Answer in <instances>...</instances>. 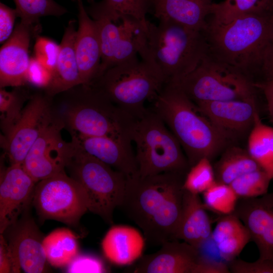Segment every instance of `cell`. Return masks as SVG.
<instances>
[{
  "mask_svg": "<svg viewBox=\"0 0 273 273\" xmlns=\"http://www.w3.org/2000/svg\"><path fill=\"white\" fill-rule=\"evenodd\" d=\"M185 174L163 172L127 177L120 206L153 245L175 240L183 207Z\"/></svg>",
  "mask_w": 273,
  "mask_h": 273,
  "instance_id": "1",
  "label": "cell"
},
{
  "mask_svg": "<svg viewBox=\"0 0 273 273\" xmlns=\"http://www.w3.org/2000/svg\"><path fill=\"white\" fill-rule=\"evenodd\" d=\"M55 97L53 115L70 134L107 137L131 146L135 118L93 85L81 84Z\"/></svg>",
  "mask_w": 273,
  "mask_h": 273,
  "instance_id": "2",
  "label": "cell"
},
{
  "mask_svg": "<svg viewBox=\"0 0 273 273\" xmlns=\"http://www.w3.org/2000/svg\"><path fill=\"white\" fill-rule=\"evenodd\" d=\"M152 101L151 109L177 140L190 167L203 158L211 161L231 145L176 84L165 83Z\"/></svg>",
  "mask_w": 273,
  "mask_h": 273,
  "instance_id": "3",
  "label": "cell"
},
{
  "mask_svg": "<svg viewBox=\"0 0 273 273\" xmlns=\"http://www.w3.org/2000/svg\"><path fill=\"white\" fill-rule=\"evenodd\" d=\"M202 32L212 55L250 78L262 68L273 41L269 14H245L225 21L212 18Z\"/></svg>",
  "mask_w": 273,
  "mask_h": 273,
  "instance_id": "4",
  "label": "cell"
},
{
  "mask_svg": "<svg viewBox=\"0 0 273 273\" xmlns=\"http://www.w3.org/2000/svg\"><path fill=\"white\" fill-rule=\"evenodd\" d=\"M158 25L147 21L142 28L138 54L153 64L166 83H176L193 71L208 54L202 31L169 19Z\"/></svg>",
  "mask_w": 273,
  "mask_h": 273,
  "instance_id": "5",
  "label": "cell"
},
{
  "mask_svg": "<svg viewBox=\"0 0 273 273\" xmlns=\"http://www.w3.org/2000/svg\"><path fill=\"white\" fill-rule=\"evenodd\" d=\"M166 83L153 64L138 56L113 66L90 84L134 118L144 114L146 101L152 100Z\"/></svg>",
  "mask_w": 273,
  "mask_h": 273,
  "instance_id": "6",
  "label": "cell"
},
{
  "mask_svg": "<svg viewBox=\"0 0 273 273\" xmlns=\"http://www.w3.org/2000/svg\"><path fill=\"white\" fill-rule=\"evenodd\" d=\"M151 109L135 118L130 131L135 146L138 175L141 177L163 172L186 175L190 166L173 134Z\"/></svg>",
  "mask_w": 273,
  "mask_h": 273,
  "instance_id": "7",
  "label": "cell"
},
{
  "mask_svg": "<svg viewBox=\"0 0 273 273\" xmlns=\"http://www.w3.org/2000/svg\"><path fill=\"white\" fill-rule=\"evenodd\" d=\"M71 141L73 150L66 168L84 189L88 210L112 224L113 212L123 200L127 177Z\"/></svg>",
  "mask_w": 273,
  "mask_h": 273,
  "instance_id": "8",
  "label": "cell"
},
{
  "mask_svg": "<svg viewBox=\"0 0 273 273\" xmlns=\"http://www.w3.org/2000/svg\"><path fill=\"white\" fill-rule=\"evenodd\" d=\"M174 84L196 105L256 99V86L252 79L209 52L193 71Z\"/></svg>",
  "mask_w": 273,
  "mask_h": 273,
  "instance_id": "9",
  "label": "cell"
},
{
  "mask_svg": "<svg viewBox=\"0 0 273 273\" xmlns=\"http://www.w3.org/2000/svg\"><path fill=\"white\" fill-rule=\"evenodd\" d=\"M32 203L42 220L54 219L76 226L88 210L82 186L65 170L36 183Z\"/></svg>",
  "mask_w": 273,
  "mask_h": 273,
  "instance_id": "10",
  "label": "cell"
},
{
  "mask_svg": "<svg viewBox=\"0 0 273 273\" xmlns=\"http://www.w3.org/2000/svg\"><path fill=\"white\" fill-rule=\"evenodd\" d=\"M53 97L43 90L31 95L8 135L5 146L10 164H23L33 144L52 121Z\"/></svg>",
  "mask_w": 273,
  "mask_h": 273,
  "instance_id": "11",
  "label": "cell"
},
{
  "mask_svg": "<svg viewBox=\"0 0 273 273\" xmlns=\"http://www.w3.org/2000/svg\"><path fill=\"white\" fill-rule=\"evenodd\" d=\"M63 128L62 122L53 116L23 162L25 169L36 183L65 170L69 161L73 145L71 141L67 142L63 139Z\"/></svg>",
  "mask_w": 273,
  "mask_h": 273,
  "instance_id": "12",
  "label": "cell"
},
{
  "mask_svg": "<svg viewBox=\"0 0 273 273\" xmlns=\"http://www.w3.org/2000/svg\"><path fill=\"white\" fill-rule=\"evenodd\" d=\"M94 20L101 50L98 77L107 69L138 56L141 31L145 25L127 17L116 22L106 18Z\"/></svg>",
  "mask_w": 273,
  "mask_h": 273,
  "instance_id": "13",
  "label": "cell"
},
{
  "mask_svg": "<svg viewBox=\"0 0 273 273\" xmlns=\"http://www.w3.org/2000/svg\"><path fill=\"white\" fill-rule=\"evenodd\" d=\"M196 105L231 145L248 136L259 114L256 99L212 101Z\"/></svg>",
  "mask_w": 273,
  "mask_h": 273,
  "instance_id": "14",
  "label": "cell"
},
{
  "mask_svg": "<svg viewBox=\"0 0 273 273\" xmlns=\"http://www.w3.org/2000/svg\"><path fill=\"white\" fill-rule=\"evenodd\" d=\"M28 207L21 217L5 231L8 232L5 237L20 270L27 273L46 272L48 261L42 244L44 238L26 212Z\"/></svg>",
  "mask_w": 273,
  "mask_h": 273,
  "instance_id": "15",
  "label": "cell"
},
{
  "mask_svg": "<svg viewBox=\"0 0 273 273\" xmlns=\"http://www.w3.org/2000/svg\"><path fill=\"white\" fill-rule=\"evenodd\" d=\"M36 182L23 164H14L1 172L0 233L14 223L32 201Z\"/></svg>",
  "mask_w": 273,
  "mask_h": 273,
  "instance_id": "16",
  "label": "cell"
},
{
  "mask_svg": "<svg viewBox=\"0 0 273 273\" xmlns=\"http://www.w3.org/2000/svg\"><path fill=\"white\" fill-rule=\"evenodd\" d=\"M233 213L248 229L257 247L258 258L273 261V192L239 199Z\"/></svg>",
  "mask_w": 273,
  "mask_h": 273,
  "instance_id": "17",
  "label": "cell"
},
{
  "mask_svg": "<svg viewBox=\"0 0 273 273\" xmlns=\"http://www.w3.org/2000/svg\"><path fill=\"white\" fill-rule=\"evenodd\" d=\"M39 31L38 25L20 21L2 46L0 50V88L21 86L27 83L30 42L32 37Z\"/></svg>",
  "mask_w": 273,
  "mask_h": 273,
  "instance_id": "18",
  "label": "cell"
},
{
  "mask_svg": "<svg viewBox=\"0 0 273 273\" xmlns=\"http://www.w3.org/2000/svg\"><path fill=\"white\" fill-rule=\"evenodd\" d=\"M157 252L141 256L134 273H192L199 256L198 249L172 240L163 243Z\"/></svg>",
  "mask_w": 273,
  "mask_h": 273,
  "instance_id": "19",
  "label": "cell"
},
{
  "mask_svg": "<svg viewBox=\"0 0 273 273\" xmlns=\"http://www.w3.org/2000/svg\"><path fill=\"white\" fill-rule=\"evenodd\" d=\"M78 27L75 49L82 84H90L98 77L101 62V50L97 26L85 8L82 0H77Z\"/></svg>",
  "mask_w": 273,
  "mask_h": 273,
  "instance_id": "20",
  "label": "cell"
},
{
  "mask_svg": "<svg viewBox=\"0 0 273 273\" xmlns=\"http://www.w3.org/2000/svg\"><path fill=\"white\" fill-rule=\"evenodd\" d=\"M70 135L71 139L84 151L126 177L138 174L137 163L131 146L107 137Z\"/></svg>",
  "mask_w": 273,
  "mask_h": 273,
  "instance_id": "21",
  "label": "cell"
},
{
  "mask_svg": "<svg viewBox=\"0 0 273 273\" xmlns=\"http://www.w3.org/2000/svg\"><path fill=\"white\" fill-rule=\"evenodd\" d=\"M76 33V21L71 20L59 44L58 57L50 82L43 89L51 97L82 84L75 53Z\"/></svg>",
  "mask_w": 273,
  "mask_h": 273,
  "instance_id": "22",
  "label": "cell"
},
{
  "mask_svg": "<svg viewBox=\"0 0 273 273\" xmlns=\"http://www.w3.org/2000/svg\"><path fill=\"white\" fill-rule=\"evenodd\" d=\"M206 207L198 194L185 190L181 215L175 236L197 249L211 238L212 229Z\"/></svg>",
  "mask_w": 273,
  "mask_h": 273,
  "instance_id": "23",
  "label": "cell"
},
{
  "mask_svg": "<svg viewBox=\"0 0 273 273\" xmlns=\"http://www.w3.org/2000/svg\"><path fill=\"white\" fill-rule=\"evenodd\" d=\"M145 239L136 229L127 225H114L102 242L103 252L111 263L129 265L142 256Z\"/></svg>",
  "mask_w": 273,
  "mask_h": 273,
  "instance_id": "24",
  "label": "cell"
},
{
  "mask_svg": "<svg viewBox=\"0 0 273 273\" xmlns=\"http://www.w3.org/2000/svg\"><path fill=\"white\" fill-rule=\"evenodd\" d=\"M213 4L212 0H152V9L159 20H171L203 32Z\"/></svg>",
  "mask_w": 273,
  "mask_h": 273,
  "instance_id": "25",
  "label": "cell"
},
{
  "mask_svg": "<svg viewBox=\"0 0 273 273\" xmlns=\"http://www.w3.org/2000/svg\"><path fill=\"white\" fill-rule=\"evenodd\" d=\"M211 239L220 256L229 262L235 259L251 240L248 229L234 213L222 215L212 231Z\"/></svg>",
  "mask_w": 273,
  "mask_h": 273,
  "instance_id": "26",
  "label": "cell"
},
{
  "mask_svg": "<svg viewBox=\"0 0 273 273\" xmlns=\"http://www.w3.org/2000/svg\"><path fill=\"white\" fill-rule=\"evenodd\" d=\"M151 9L152 0H101L92 3L86 10L93 19L106 18L116 22L127 17L145 25Z\"/></svg>",
  "mask_w": 273,
  "mask_h": 273,
  "instance_id": "27",
  "label": "cell"
},
{
  "mask_svg": "<svg viewBox=\"0 0 273 273\" xmlns=\"http://www.w3.org/2000/svg\"><path fill=\"white\" fill-rule=\"evenodd\" d=\"M213 165L217 183L229 185L242 175L262 168L247 150L230 145Z\"/></svg>",
  "mask_w": 273,
  "mask_h": 273,
  "instance_id": "28",
  "label": "cell"
},
{
  "mask_svg": "<svg viewBox=\"0 0 273 273\" xmlns=\"http://www.w3.org/2000/svg\"><path fill=\"white\" fill-rule=\"evenodd\" d=\"M247 150L273 179V127L262 122L259 114L248 136Z\"/></svg>",
  "mask_w": 273,
  "mask_h": 273,
  "instance_id": "29",
  "label": "cell"
},
{
  "mask_svg": "<svg viewBox=\"0 0 273 273\" xmlns=\"http://www.w3.org/2000/svg\"><path fill=\"white\" fill-rule=\"evenodd\" d=\"M76 239L66 229L56 230L44 238L42 244L48 261L55 267L67 266L78 254Z\"/></svg>",
  "mask_w": 273,
  "mask_h": 273,
  "instance_id": "30",
  "label": "cell"
},
{
  "mask_svg": "<svg viewBox=\"0 0 273 273\" xmlns=\"http://www.w3.org/2000/svg\"><path fill=\"white\" fill-rule=\"evenodd\" d=\"M22 87H14L12 91L0 89L1 127L5 138L20 118L25 102L32 95Z\"/></svg>",
  "mask_w": 273,
  "mask_h": 273,
  "instance_id": "31",
  "label": "cell"
},
{
  "mask_svg": "<svg viewBox=\"0 0 273 273\" xmlns=\"http://www.w3.org/2000/svg\"><path fill=\"white\" fill-rule=\"evenodd\" d=\"M273 6V0H225L213 3L212 18L225 21L240 15L249 14H269Z\"/></svg>",
  "mask_w": 273,
  "mask_h": 273,
  "instance_id": "32",
  "label": "cell"
},
{
  "mask_svg": "<svg viewBox=\"0 0 273 273\" xmlns=\"http://www.w3.org/2000/svg\"><path fill=\"white\" fill-rule=\"evenodd\" d=\"M17 17L29 25H38L39 19L44 16H61L67 9L54 0H14Z\"/></svg>",
  "mask_w": 273,
  "mask_h": 273,
  "instance_id": "33",
  "label": "cell"
},
{
  "mask_svg": "<svg viewBox=\"0 0 273 273\" xmlns=\"http://www.w3.org/2000/svg\"><path fill=\"white\" fill-rule=\"evenodd\" d=\"M203 194L206 208L221 215L233 213L239 200L229 185L216 181Z\"/></svg>",
  "mask_w": 273,
  "mask_h": 273,
  "instance_id": "34",
  "label": "cell"
},
{
  "mask_svg": "<svg viewBox=\"0 0 273 273\" xmlns=\"http://www.w3.org/2000/svg\"><path fill=\"white\" fill-rule=\"evenodd\" d=\"M271 178L262 168L245 173L229 185L239 199L255 198L267 193Z\"/></svg>",
  "mask_w": 273,
  "mask_h": 273,
  "instance_id": "35",
  "label": "cell"
},
{
  "mask_svg": "<svg viewBox=\"0 0 273 273\" xmlns=\"http://www.w3.org/2000/svg\"><path fill=\"white\" fill-rule=\"evenodd\" d=\"M216 183L215 174L211 160L203 158L190 167L186 173L183 187L192 193H203Z\"/></svg>",
  "mask_w": 273,
  "mask_h": 273,
  "instance_id": "36",
  "label": "cell"
},
{
  "mask_svg": "<svg viewBox=\"0 0 273 273\" xmlns=\"http://www.w3.org/2000/svg\"><path fill=\"white\" fill-rule=\"evenodd\" d=\"M60 47L52 39L38 36L34 46V57L51 72L56 64Z\"/></svg>",
  "mask_w": 273,
  "mask_h": 273,
  "instance_id": "37",
  "label": "cell"
},
{
  "mask_svg": "<svg viewBox=\"0 0 273 273\" xmlns=\"http://www.w3.org/2000/svg\"><path fill=\"white\" fill-rule=\"evenodd\" d=\"M70 273L104 272L106 269L103 261L96 256L78 254L66 266Z\"/></svg>",
  "mask_w": 273,
  "mask_h": 273,
  "instance_id": "38",
  "label": "cell"
},
{
  "mask_svg": "<svg viewBox=\"0 0 273 273\" xmlns=\"http://www.w3.org/2000/svg\"><path fill=\"white\" fill-rule=\"evenodd\" d=\"M230 272L233 273H273V261L258 259L248 262L234 259L230 261Z\"/></svg>",
  "mask_w": 273,
  "mask_h": 273,
  "instance_id": "39",
  "label": "cell"
},
{
  "mask_svg": "<svg viewBox=\"0 0 273 273\" xmlns=\"http://www.w3.org/2000/svg\"><path fill=\"white\" fill-rule=\"evenodd\" d=\"M52 72L34 57L30 58L27 72V82L44 88L50 82Z\"/></svg>",
  "mask_w": 273,
  "mask_h": 273,
  "instance_id": "40",
  "label": "cell"
},
{
  "mask_svg": "<svg viewBox=\"0 0 273 273\" xmlns=\"http://www.w3.org/2000/svg\"><path fill=\"white\" fill-rule=\"evenodd\" d=\"M16 9L0 3V42L8 39L14 31V22L17 17Z\"/></svg>",
  "mask_w": 273,
  "mask_h": 273,
  "instance_id": "41",
  "label": "cell"
},
{
  "mask_svg": "<svg viewBox=\"0 0 273 273\" xmlns=\"http://www.w3.org/2000/svg\"><path fill=\"white\" fill-rule=\"evenodd\" d=\"M8 242L3 234L0 235V272H20Z\"/></svg>",
  "mask_w": 273,
  "mask_h": 273,
  "instance_id": "42",
  "label": "cell"
},
{
  "mask_svg": "<svg viewBox=\"0 0 273 273\" xmlns=\"http://www.w3.org/2000/svg\"><path fill=\"white\" fill-rule=\"evenodd\" d=\"M229 265L222 261L211 259L199 253L192 273H229Z\"/></svg>",
  "mask_w": 273,
  "mask_h": 273,
  "instance_id": "43",
  "label": "cell"
},
{
  "mask_svg": "<svg viewBox=\"0 0 273 273\" xmlns=\"http://www.w3.org/2000/svg\"><path fill=\"white\" fill-rule=\"evenodd\" d=\"M257 87L261 88L264 93L269 117L273 123V79L266 80L261 84H256Z\"/></svg>",
  "mask_w": 273,
  "mask_h": 273,
  "instance_id": "44",
  "label": "cell"
},
{
  "mask_svg": "<svg viewBox=\"0 0 273 273\" xmlns=\"http://www.w3.org/2000/svg\"><path fill=\"white\" fill-rule=\"evenodd\" d=\"M262 69L266 80L273 79V41L266 53Z\"/></svg>",
  "mask_w": 273,
  "mask_h": 273,
  "instance_id": "45",
  "label": "cell"
},
{
  "mask_svg": "<svg viewBox=\"0 0 273 273\" xmlns=\"http://www.w3.org/2000/svg\"><path fill=\"white\" fill-rule=\"evenodd\" d=\"M269 15H270V19L273 24V6L270 11Z\"/></svg>",
  "mask_w": 273,
  "mask_h": 273,
  "instance_id": "46",
  "label": "cell"
},
{
  "mask_svg": "<svg viewBox=\"0 0 273 273\" xmlns=\"http://www.w3.org/2000/svg\"><path fill=\"white\" fill-rule=\"evenodd\" d=\"M73 1L76 2L77 0H73Z\"/></svg>",
  "mask_w": 273,
  "mask_h": 273,
  "instance_id": "47",
  "label": "cell"
},
{
  "mask_svg": "<svg viewBox=\"0 0 273 273\" xmlns=\"http://www.w3.org/2000/svg\"></svg>",
  "mask_w": 273,
  "mask_h": 273,
  "instance_id": "48",
  "label": "cell"
}]
</instances>
